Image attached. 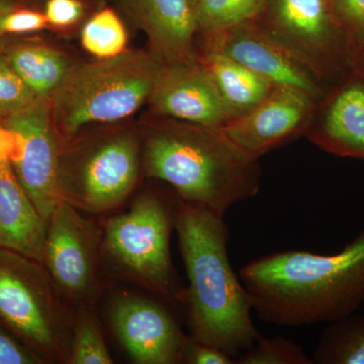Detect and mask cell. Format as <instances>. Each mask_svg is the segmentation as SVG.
Wrapping results in <instances>:
<instances>
[{
    "label": "cell",
    "instance_id": "obj_23",
    "mask_svg": "<svg viewBox=\"0 0 364 364\" xmlns=\"http://www.w3.org/2000/svg\"><path fill=\"white\" fill-rule=\"evenodd\" d=\"M81 43L97 59L112 58L126 50L128 33L117 14L112 9H104L85 23Z\"/></svg>",
    "mask_w": 364,
    "mask_h": 364
},
{
    "label": "cell",
    "instance_id": "obj_7",
    "mask_svg": "<svg viewBox=\"0 0 364 364\" xmlns=\"http://www.w3.org/2000/svg\"><path fill=\"white\" fill-rule=\"evenodd\" d=\"M142 169V145L131 132L60 153L61 200L85 214L111 212L131 195Z\"/></svg>",
    "mask_w": 364,
    "mask_h": 364
},
{
    "label": "cell",
    "instance_id": "obj_17",
    "mask_svg": "<svg viewBox=\"0 0 364 364\" xmlns=\"http://www.w3.org/2000/svg\"><path fill=\"white\" fill-rule=\"evenodd\" d=\"M47 221L33 205L9 160L0 158V248L43 262Z\"/></svg>",
    "mask_w": 364,
    "mask_h": 364
},
{
    "label": "cell",
    "instance_id": "obj_14",
    "mask_svg": "<svg viewBox=\"0 0 364 364\" xmlns=\"http://www.w3.org/2000/svg\"><path fill=\"white\" fill-rule=\"evenodd\" d=\"M305 136L321 150L364 160V79L352 70L316 105Z\"/></svg>",
    "mask_w": 364,
    "mask_h": 364
},
{
    "label": "cell",
    "instance_id": "obj_16",
    "mask_svg": "<svg viewBox=\"0 0 364 364\" xmlns=\"http://www.w3.org/2000/svg\"><path fill=\"white\" fill-rule=\"evenodd\" d=\"M139 23L149 38L152 54L162 64L198 61V33L191 0H131Z\"/></svg>",
    "mask_w": 364,
    "mask_h": 364
},
{
    "label": "cell",
    "instance_id": "obj_19",
    "mask_svg": "<svg viewBox=\"0 0 364 364\" xmlns=\"http://www.w3.org/2000/svg\"><path fill=\"white\" fill-rule=\"evenodd\" d=\"M6 59L23 82L42 100L52 97L63 82L71 65L62 53L44 45H21Z\"/></svg>",
    "mask_w": 364,
    "mask_h": 364
},
{
    "label": "cell",
    "instance_id": "obj_28",
    "mask_svg": "<svg viewBox=\"0 0 364 364\" xmlns=\"http://www.w3.org/2000/svg\"><path fill=\"white\" fill-rule=\"evenodd\" d=\"M45 14L21 9H14L0 21V33H23L43 30L47 26Z\"/></svg>",
    "mask_w": 364,
    "mask_h": 364
},
{
    "label": "cell",
    "instance_id": "obj_6",
    "mask_svg": "<svg viewBox=\"0 0 364 364\" xmlns=\"http://www.w3.org/2000/svg\"><path fill=\"white\" fill-rule=\"evenodd\" d=\"M42 263L0 248V326L44 363H68L72 314Z\"/></svg>",
    "mask_w": 364,
    "mask_h": 364
},
{
    "label": "cell",
    "instance_id": "obj_15",
    "mask_svg": "<svg viewBox=\"0 0 364 364\" xmlns=\"http://www.w3.org/2000/svg\"><path fill=\"white\" fill-rule=\"evenodd\" d=\"M160 116L221 128L229 121L217 88L200 62L163 64L149 97Z\"/></svg>",
    "mask_w": 364,
    "mask_h": 364
},
{
    "label": "cell",
    "instance_id": "obj_31",
    "mask_svg": "<svg viewBox=\"0 0 364 364\" xmlns=\"http://www.w3.org/2000/svg\"><path fill=\"white\" fill-rule=\"evenodd\" d=\"M352 70L356 72L364 79V45L354 50Z\"/></svg>",
    "mask_w": 364,
    "mask_h": 364
},
{
    "label": "cell",
    "instance_id": "obj_20",
    "mask_svg": "<svg viewBox=\"0 0 364 364\" xmlns=\"http://www.w3.org/2000/svg\"><path fill=\"white\" fill-rule=\"evenodd\" d=\"M313 364H364V314L330 323L313 352Z\"/></svg>",
    "mask_w": 364,
    "mask_h": 364
},
{
    "label": "cell",
    "instance_id": "obj_8",
    "mask_svg": "<svg viewBox=\"0 0 364 364\" xmlns=\"http://www.w3.org/2000/svg\"><path fill=\"white\" fill-rule=\"evenodd\" d=\"M329 90L352 71L353 48L327 0H268L252 21Z\"/></svg>",
    "mask_w": 364,
    "mask_h": 364
},
{
    "label": "cell",
    "instance_id": "obj_10",
    "mask_svg": "<svg viewBox=\"0 0 364 364\" xmlns=\"http://www.w3.org/2000/svg\"><path fill=\"white\" fill-rule=\"evenodd\" d=\"M6 124L16 136L11 158L14 173L46 221L57 203L61 147L47 100H38L28 109L6 117Z\"/></svg>",
    "mask_w": 364,
    "mask_h": 364
},
{
    "label": "cell",
    "instance_id": "obj_33",
    "mask_svg": "<svg viewBox=\"0 0 364 364\" xmlns=\"http://www.w3.org/2000/svg\"><path fill=\"white\" fill-rule=\"evenodd\" d=\"M191 4H193V7H195V4H196V1H198V0H191Z\"/></svg>",
    "mask_w": 364,
    "mask_h": 364
},
{
    "label": "cell",
    "instance_id": "obj_1",
    "mask_svg": "<svg viewBox=\"0 0 364 364\" xmlns=\"http://www.w3.org/2000/svg\"><path fill=\"white\" fill-rule=\"evenodd\" d=\"M239 277L263 322L291 328L337 322L364 303V228L338 253L268 254Z\"/></svg>",
    "mask_w": 364,
    "mask_h": 364
},
{
    "label": "cell",
    "instance_id": "obj_4",
    "mask_svg": "<svg viewBox=\"0 0 364 364\" xmlns=\"http://www.w3.org/2000/svg\"><path fill=\"white\" fill-rule=\"evenodd\" d=\"M162 65L152 53L124 51L71 66L51 97L50 112L57 133L71 140L90 124L131 116L149 100Z\"/></svg>",
    "mask_w": 364,
    "mask_h": 364
},
{
    "label": "cell",
    "instance_id": "obj_9",
    "mask_svg": "<svg viewBox=\"0 0 364 364\" xmlns=\"http://www.w3.org/2000/svg\"><path fill=\"white\" fill-rule=\"evenodd\" d=\"M85 213L61 200L47 221L43 267L63 298L90 306L98 291L102 232Z\"/></svg>",
    "mask_w": 364,
    "mask_h": 364
},
{
    "label": "cell",
    "instance_id": "obj_24",
    "mask_svg": "<svg viewBox=\"0 0 364 364\" xmlns=\"http://www.w3.org/2000/svg\"><path fill=\"white\" fill-rule=\"evenodd\" d=\"M236 364H313L303 347L282 335L259 336L251 348L236 359Z\"/></svg>",
    "mask_w": 364,
    "mask_h": 364
},
{
    "label": "cell",
    "instance_id": "obj_2",
    "mask_svg": "<svg viewBox=\"0 0 364 364\" xmlns=\"http://www.w3.org/2000/svg\"><path fill=\"white\" fill-rule=\"evenodd\" d=\"M176 231L188 279L182 308L189 337L236 359L260 333L251 317L248 291L232 268L224 217L179 200Z\"/></svg>",
    "mask_w": 364,
    "mask_h": 364
},
{
    "label": "cell",
    "instance_id": "obj_18",
    "mask_svg": "<svg viewBox=\"0 0 364 364\" xmlns=\"http://www.w3.org/2000/svg\"><path fill=\"white\" fill-rule=\"evenodd\" d=\"M198 62L214 82L229 121L252 109L275 86L220 52L203 51Z\"/></svg>",
    "mask_w": 364,
    "mask_h": 364
},
{
    "label": "cell",
    "instance_id": "obj_30",
    "mask_svg": "<svg viewBox=\"0 0 364 364\" xmlns=\"http://www.w3.org/2000/svg\"><path fill=\"white\" fill-rule=\"evenodd\" d=\"M183 363L236 364V361L220 349L196 342L188 336L183 354Z\"/></svg>",
    "mask_w": 364,
    "mask_h": 364
},
{
    "label": "cell",
    "instance_id": "obj_26",
    "mask_svg": "<svg viewBox=\"0 0 364 364\" xmlns=\"http://www.w3.org/2000/svg\"><path fill=\"white\" fill-rule=\"evenodd\" d=\"M333 20L354 50L364 45V0H327Z\"/></svg>",
    "mask_w": 364,
    "mask_h": 364
},
{
    "label": "cell",
    "instance_id": "obj_5",
    "mask_svg": "<svg viewBox=\"0 0 364 364\" xmlns=\"http://www.w3.org/2000/svg\"><path fill=\"white\" fill-rule=\"evenodd\" d=\"M178 203L176 195L141 193L128 210L107 220L100 254L121 279L182 306L186 287L170 251Z\"/></svg>",
    "mask_w": 364,
    "mask_h": 364
},
{
    "label": "cell",
    "instance_id": "obj_22",
    "mask_svg": "<svg viewBox=\"0 0 364 364\" xmlns=\"http://www.w3.org/2000/svg\"><path fill=\"white\" fill-rule=\"evenodd\" d=\"M268 0H198L195 4L198 33L221 32L231 26L254 21Z\"/></svg>",
    "mask_w": 364,
    "mask_h": 364
},
{
    "label": "cell",
    "instance_id": "obj_27",
    "mask_svg": "<svg viewBox=\"0 0 364 364\" xmlns=\"http://www.w3.org/2000/svg\"><path fill=\"white\" fill-rule=\"evenodd\" d=\"M37 363H44V361L1 326L0 327V364Z\"/></svg>",
    "mask_w": 364,
    "mask_h": 364
},
{
    "label": "cell",
    "instance_id": "obj_12",
    "mask_svg": "<svg viewBox=\"0 0 364 364\" xmlns=\"http://www.w3.org/2000/svg\"><path fill=\"white\" fill-rule=\"evenodd\" d=\"M318 102L301 91L274 86L252 109L220 129L243 152L260 159L305 136Z\"/></svg>",
    "mask_w": 364,
    "mask_h": 364
},
{
    "label": "cell",
    "instance_id": "obj_25",
    "mask_svg": "<svg viewBox=\"0 0 364 364\" xmlns=\"http://www.w3.org/2000/svg\"><path fill=\"white\" fill-rule=\"evenodd\" d=\"M36 97L6 58L0 57V114L11 117L37 102Z\"/></svg>",
    "mask_w": 364,
    "mask_h": 364
},
{
    "label": "cell",
    "instance_id": "obj_13",
    "mask_svg": "<svg viewBox=\"0 0 364 364\" xmlns=\"http://www.w3.org/2000/svg\"><path fill=\"white\" fill-rule=\"evenodd\" d=\"M203 51H215L247 67L275 86L293 88L320 102L327 93L315 75L251 21L203 36Z\"/></svg>",
    "mask_w": 364,
    "mask_h": 364
},
{
    "label": "cell",
    "instance_id": "obj_32",
    "mask_svg": "<svg viewBox=\"0 0 364 364\" xmlns=\"http://www.w3.org/2000/svg\"><path fill=\"white\" fill-rule=\"evenodd\" d=\"M14 9V6L9 0H0V21L6 16L7 14L11 13ZM1 36V33H0Z\"/></svg>",
    "mask_w": 364,
    "mask_h": 364
},
{
    "label": "cell",
    "instance_id": "obj_29",
    "mask_svg": "<svg viewBox=\"0 0 364 364\" xmlns=\"http://www.w3.org/2000/svg\"><path fill=\"white\" fill-rule=\"evenodd\" d=\"M83 11L79 0H48L45 16L50 25L64 28L77 23L82 18Z\"/></svg>",
    "mask_w": 364,
    "mask_h": 364
},
{
    "label": "cell",
    "instance_id": "obj_3",
    "mask_svg": "<svg viewBox=\"0 0 364 364\" xmlns=\"http://www.w3.org/2000/svg\"><path fill=\"white\" fill-rule=\"evenodd\" d=\"M166 119L152 127L144 140L146 176L168 184L182 202L222 217L258 195L259 159L243 152L217 127Z\"/></svg>",
    "mask_w": 364,
    "mask_h": 364
},
{
    "label": "cell",
    "instance_id": "obj_21",
    "mask_svg": "<svg viewBox=\"0 0 364 364\" xmlns=\"http://www.w3.org/2000/svg\"><path fill=\"white\" fill-rule=\"evenodd\" d=\"M72 317L70 364H112L111 355L102 329L90 306H77Z\"/></svg>",
    "mask_w": 364,
    "mask_h": 364
},
{
    "label": "cell",
    "instance_id": "obj_11",
    "mask_svg": "<svg viewBox=\"0 0 364 364\" xmlns=\"http://www.w3.org/2000/svg\"><path fill=\"white\" fill-rule=\"evenodd\" d=\"M164 303L158 296L121 294L112 304V329L134 363H183L188 336Z\"/></svg>",
    "mask_w": 364,
    "mask_h": 364
}]
</instances>
